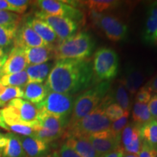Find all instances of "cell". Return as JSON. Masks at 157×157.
I'll list each match as a JSON object with an SVG mask.
<instances>
[{
  "label": "cell",
  "mask_w": 157,
  "mask_h": 157,
  "mask_svg": "<svg viewBox=\"0 0 157 157\" xmlns=\"http://www.w3.org/2000/svg\"><path fill=\"white\" fill-rule=\"evenodd\" d=\"M13 44L21 48L48 46L26 23L18 27Z\"/></svg>",
  "instance_id": "cell-13"
},
{
  "label": "cell",
  "mask_w": 157,
  "mask_h": 157,
  "mask_svg": "<svg viewBox=\"0 0 157 157\" xmlns=\"http://www.w3.org/2000/svg\"><path fill=\"white\" fill-rule=\"evenodd\" d=\"M25 23L31 29H33V30L42 38V40L48 46L52 47L55 48V47L60 42V40H59L57 35L55 34L53 30L44 21L34 17L29 18L25 21Z\"/></svg>",
  "instance_id": "cell-16"
},
{
  "label": "cell",
  "mask_w": 157,
  "mask_h": 157,
  "mask_svg": "<svg viewBox=\"0 0 157 157\" xmlns=\"http://www.w3.org/2000/svg\"><path fill=\"white\" fill-rule=\"evenodd\" d=\"M59 157H82L73 148L63 143L58 152Z\"/></svg>",
  "instance_id": "cell-37"
},
{
  "label": "cell",
  "mask_w": 157,
  "mask_h": 157,
  "mask_svg": "<svg viewBox=\"0 0 157 157\" xmlns=\"http://www.w3.org/2000/svg\"><path fill=\"white\" fill-rule=\"evenodd\" d=\"M111 82H99L78 95L74 100L67 127L77 122L95 110L111 90Z\"/></svg>",
  "instance_id": "cell-3"
},
{
  "label": "cell",
  "mask_w": 157,
  "mask_h": 157,
  "mask_svg": "<svg viewBox=\"0 0 157 157\" xmlns=\"http://www.w3.org/2000/svg\"><path fill=\"white\" fill-rule=\"evenodd\" d=\"M147 15H153V16L157 17V2H154L149 5L148 10H147Z\"/></svg>",
  "instance_id": "cell-42"
},
{
  "label": "cell",
  "mask_w": 157,
  "mask_h": 157,
  "mask_svg": "<svg viewBox=\"0 0 157 157\" xmlns=\"http://www.w3.org/2000/svg\"><path fill=\"white\" fill-rule=\"evenodd\" d=\"M154 39H155V41H156V42H157V30L156 32H155V34H154Z\"/></svg>",
  "instance_id": "cell-51"
},
{
  "label": "cell",
  "mask_w": 157,
  "mask_h": 157,
  "mask_svg": "<svg viewBox=\"0 0 157 157\" xmlns=\"http://www.w3.org/2000/svg\"><path fill=\"white\" fill-rule=\"evenodd\" d=\"M10 130L22 136H34L35 131L32 127L24 124H15L9 126Z\"/></svg>",
  "instance_id": "cell-34"
},
{
  "label": "cell",
  "mask_w": 157,
  "mask_h": 157,
  "mask_svg": "<svg viewBox=\"0 0 157 157\" xmlns=\"http://www.w3.org/2000/svg\"><path fill=\"white\" fill-rule=\"evenodd\" d=\"M148 107L152 118L156 119L157 118V93L153 95V97L151 98L150 101L148 102Z\"/></svg>",
  "instance_id": "cell-38"
},
{
  "label": "cell",
  "mask_w": 157,
  "mask_h": 157,
  "mask_svg": "<svg viewBox=\"0 0 157 157\" xmlns=\"http://www.w3.org/2000/svg\"><path fill=\"white\" fill-rule=\"evenodd\" d=\"M155 151L149 147L146 143L142 142V146L140 152H139V157H154Z\"/></svg>",
  "instance_id": "cell-39"
},
{
  "label": "cell",
  "mask_w": 157,
  "mask_h": 157,
  "mask_svg": "<svg viewBox=\"0 0 157 157\" xmlns=\"http://www.w3.org/2000/svg\"><path fill=\"white\" fill-rule=\"evenodd\" d=\"M37 121L41 128L35 132L34 136L47 143L61 136L69 121L68 119L39 111Z\"/></svg>",
  "instance_id": "cell-8"
},
{
  "label": "cell",
  "mask_w": 157,
  "mask_h": 157,
  "mask_svg": "<svg viewBox=\"0 0 157 157\" xmlns=\"http://www.w3.org/2000/svg\"><path fill=\"white\" fill-rule=\"evenodd\" d=\"M82 5H84L90 12L96 13H103L108 10L115 8L120 5V2L113 0H89V1L78 2Z\"/></svg>",
  "instance_id": "cell-24"
},
{
  "label": "cell",
  "mask_w": 157,
  "mask_h": 157,
  "mask_svg": "<svg viewBox=\"0 0 157 157\" xmlns=\"http://www.w3.org/2000/svg\"><path fill=\"white\" fill-rule=\"evenodd\" d=\"M22 17L13 12L0 10V25H19Z\"/></svg>",
  "instance_id": "cell-31"
},
{
  "label": "cell",
  "mask_w": 157,
  "mask_h": 157,
  "mask_svg": "<svg viewBox=\"0 0 157 157\" xmlns=\"http://www.w3.org/2000/svg\"><path fill=\"white\" fill-rule=\"evenodd\" d=\"M87 139L98 154L103 157L121 148L120 146L121 138L117 137L111 129L91 135Z\"/></svg>",
  "instance_id": "cell-11"
},
{
  "label": "cell",
  "mask_w": 157,
  "mask_h": 157,
  "mask_svg": "<svg viewBox=\"0 0 157 157\" xmlns=\"http://www.w3.org/2000/svg\"><path fill=\"white\" fill-rule=\"evenodd\" d=\"M7 55H6L5 56H4L2 58H0V78L3 76L2 68H3L4 64H5V63L6 61V60H7Z\"/></svg>",
  "instance_id": "cell-45"
},
{
  "label": "cell",
  "mask_w": 157,
  "mask_h": 157,
  "mask_svg": "<svg viewBox=\"0 0 157 157\" xmlns=\"http://www.w3.org/2000/svg\"><path fill=\"white\" fill-rule=\"evenodd\" d=\"M23 98L33 104H39L42 102L48 95V87L42 83H28L23 88Z\"/></svg>",
  "instance_id": "cell-21"
},
{
  "label": "cell",
  "mask_w": 157,
  "mask_h": 157,
  "mask_svg": "<svg viewBox=\"0 0 157 157\" xmlns=\"http://www.w3.org/2000/svg\"><path fill=\"white\" fill-rule=\"evenodd\" d=\"M34 17L48 23L57 35L60 42L76 34L78 28V23L73 20L51 15L41 11L36 12Z\"/></svg>",
  "instance_id": "cell-10"
},
{
  "label": "cell",
  "mask_w": 157,
  "mask_h": 157,
  "mask_svg": "<svg viewBox=\"0 0 157 157\" xmlns=\"http://www.w3.org/2000/svg\"><path fill=\"white\" fill-rule=\"evenodd\" d=\"M157 30V17L148 15L145 24L142 37L145 43L148 44H154L156 42L154 34Z\"/></svg>",
  "instance_id": "cell-29"
},
{
  "label": "cell",
  "mask_w": 157,
  "mask_h": 157,
  "mask_svg": "<svg viewBox=\"0 0 157 157\" xmlns=\"http://www.w3.org/2000/svg\"><path fill=\"white\" fill-rule=\"evenodd\" d=\"M110 93L105 95L103 101L95 110L82 118L77 122L67 127L65 131L66 138L68 137H86L95 133L111 129V121L105 114V109L113 103Z\"/></svg>",
  "instance_id": "cell-2"
},
{
  "label": "cell",
  "mask_w": 157,
  "mask_h": 157,
  "mask_svg": "<svg viewBox=\"0 0 157 157\" xmlns=\"http://www.w3.org/2000/svg\"><path fill=\"white\" fill-rule=\"evenodd\" d=\"M6 88H7V87H5V86H4L3 84H2L1 83H0V96H1L4 93V92L5 91Z\"/></svg>",
  "instance_id": "cell-47"
},
{
  "label": "cell",
  "mask_w": 157,
  "mask_h": 157,
  "mask_svg": "<svg viewBox=\"0 0 157 157\" xmlns=\"http://www.w3.org/2000/svg\"><path fill=\"white\" fill-rule=\"evenodd\" d=\"M7 2L15 9V13L23 14L28 9L30 2L27 0H7Z\"/></svg>",
  "instance_id": "cell-36"
},
{
  "label": "cell",
  "mask_w": 157,
  "mask_h": 157,
  "mask_svg": "<svg viewBox=\"0 0 157 157\" xmlns=\"http://www.w3.org/2000/svg\"><path fill=\"white\" fill-rule=\"evenodd\" d=\"M6 142H7L6 134L0 132V157H2V154L3 149L6 145Z\"/></svg>",
  "instance_id": "cell-44"
},
{
  "label": "cell",
  "mask_w": 157,
  "mask_h": 157,
  "mask_svg": "<svg viewBox=\"0 0 157 157\" xmlns=\"http://www.w3.org/2000/svg\"><path fill=\"white\" fill-rule=\"evenodd\" d=\"M93 69L97 83L111 82L117 76L119 69V56L117 52L109 48L98 49L94 54Z\"/></svg>",
  "instance_id": "cell-5"
},
{
  "label": "cell",
  "mask_w": 157,
  "mask_h": 157,
  "mask_svg": "<svg viewBox=\"0 0 157 157\" xmlns=\"http://www.w3.org/2000/svg\"><path fill=\"white\" fill-rule=\"evenodd\" d=\"M82 157H103L96 151L86 137H68L65 142Z\"/></svg>",
  "instance_id": "cell-20"
},
{
  "label": "cell",
  "mask_w": 157,
  "mask_h": 157,
  "mask_svg": "<svg viewBox=\"0 0 157 157\" xmlns=\"http://www.w3.org/2000/svg\"><path fill=\"white\" fill-rule=\"evenodd\" d=\"M0 83L5 87H24L28 83V75L25 70L16 74H6L0 78Z\"/></svg>",
  "instance_id": "cell-26"
},
{
  "label": "cell",
  "mask_w": 157,
  "mask_h": 157,
  "mask_svg": "<svg viewBox=\"0 0 157 157\" xmlns=\"http://www.w3.org/2000/svg\"><path fill=\"white\" fill-rule=\"evenodd\" d=\"M140 133L142 142L146 143L151 148L157 151V122L152 119L140 125Z\"/></svg>",
  "instance_id": "cell-22"
},
{
  "label": "cell",
  "mask_w": 157,
  "mask_h": 157,
  "mask_svg": "<svg viewBox=\"0 0 157 157\" xmlns=\"http://www.w3.org/2000/svg\"><path fill=\"white\" fill-rule=\"evenodd\" d=\"M75 98L73 95L49 92L42 102L36 106L39 112L47 113L56 117L68 119L71 114Z\"/></svg>",
  "instance_id": "cell-7"
},
{
  "label": "cell",
  "mask_w": 157,
  "mask_h": 157,
  "mask_svg": "<svg viewBox=\"0 0 157 157\" xmlns=\"http://www.w3.org/2000/svg\"><path fill=\"white\" fill-rule=\"evenodd\" d=\"M92 22L103 31L105 36L112 42H121L127 39L128 28L119 17L111 14L90 12Z\"/></svg>",
  "instance_id": "cell-6"
},
{
  "label": "cell",
  "mask_w": 157,
  "mask_h": 157,
  "mask_svg": "<svg viewBox=\"0 0 157 157\" xmlns=\"http://www.w3.org/2000/svg\"><path fill=\"white\" fill-rule=\"evenodd\" d=\"M133 122L142 125L154 119L149 111L148 105L135 102L132 109Z\"/></svg>",
  "instance_id": "cell-27"
},
{
  "label": "cell",
  "mask_w": 157,
  "mask_h": 157,
  "mask_svg": "<svg viewBox=\"0 0 157 157\" xmlns=\"http://www.w3.org/2000/svg\"><path fill=\"white\" fill-rule=\"evenodd\" d=\"M125 111L117 103H113L105 109V114L111 122L118 120L124 114Z\"/></svg>",
  "instance_id": "cell-32"
},
{
  "label": "cell",
  "mask_w": 157,
  "mask_h": 157,
  "mask_svg": "<svg viewBox=\"0 0 157 157\" xmlns=\"http://www.w3.org/2000/svg\"><path fill=\"white\" fill-rule=\"evenodd\" d=\"M124 150L122 148H120L117 150L113 151L109 153L107 155H105L104 157H123Z\"/></svg>",
  "instance_id": "cell-43"
},
{
  "label": "cell",
  "mask_w": 157,
  "mask_h": 157,
  "mask_svg": "<svg viewBox=\"0 0 157 157\" xmlns=\"http://www.w3.org/2000/svg\"><path fill=\"white\" fill-rule=\"evenodd\" d=\"M36 5L41 12L51 15H56L73 20L80 23L84 21V15L82 11L63 1L56 0H39Z\"/></svg>",
  "instance_id": "cell-9"
},
{
  "label": "cell",
  "mask_w": 157,
  "mask_h": 157,
  "mask_svg": "<svg viewBox=\"0 0 157 157\" xmlns=\"http://www.w3.org/2000/svg\"><path fill=\"white\" fill-rule=\"evenodd\" d=\"M145 86L148 87L151 93L153 92V93H157V74H156L151 79L149 80Z\"/></svg>",
  "instance_id": "cell-40"
},
{
  "label": "cell",
  "mask_w": 157,
  "mask_h": 157,
  "mask_svg": "<svg viewBox=\"0 0 157 157\" xmlns=\"http://www.w3.org/2000/svg\"><path fill=\"white\" fill-rule=\"evenodd\" d=\"M113 101H115V103L119 105L124 111H129L130 110V100L129 98V94L124 86L118 81L117 84L113 90V94L110 93Z\"/></svg>",
  "instance_id": "cell-25"
},
{
  "label": "cell",
  "mask_w": 157,
  "mask_h": 157,
  "mask_svg": "<svg viewBox=\"0 0 157 157\" xmlns=\"http://www.w3.org/2000/svg\"><path fill=\"white\" fill-rule=\"evenodd\" d=\"M0 107H2V106H1V105H0Z\"/></svg>",
  "instance_id": "cell-54"
},
{
  "label": "cell",
  "mask_w": 157,
  "mask_h": 157,
  "mask_svg": "<svg viewBox=\"0 0 157 157\" xmlns=\"http://www.w3.org/2000/svg\"><path fill=\"white\" fill-rule=\"evenodd\" d=\"M28 66L23 48L13 47L2 68L3 75L23 71Z\"/></svg>",
  "instance_id": "cell-15"
},
{
  "label": "cell",
  "mask_w": 157,
  "mask_h": 157,
  "mask_svg": "<svg viewBox=\"0 0 157 157\" xmlns=\"http://www.w3.org/2000/svg\"><path fill=\"white\" fill-rule=\"evenodd\" d=\"M19 25H0V47L8 48L14 44Z\"/></svg>",
  "instance_id": "cell-28"
},
{
  "label": "cell",
  "mask_w": 157,
  "mask_h": 157,
  "mask_svg": "<svg viewBox=\"0 0 157 157\" xmlns=\"http://www.w3.org/2000/svg\"><path fill=\"white\" fill-rule=\"evenodd\" d=\"M6 54L5 52V50H4L3 48H2L1 47H0V58H2V57L5 56Z\"/></svg>",
  "instance_id": "cell-50"
},
{
  "label": "cell",
  "mask_w": 157,
  "mask_h": 157,
  "mask_svg": "<svg viewBox=\"0 0 157 157\" xmlns=\"http://www.w3.org/2000/svg\"><path fill=\"white\" fill-rule=\"evenodd\" d=\"M151 92L146 86L140 87L135 95V102L147 104L151 98Z\"/></svg>",
  "instance_id": "cell-35"
},
{
  "label": "cell",
  "mask_w": 157,
  "mask_h": 157,
  "mask_svg": "<svg viewBox=\"0 0 157 157\" xmlns=\"http://www.w3.org/2000/svg\"><path fill=\"white\" fill-rule=\"evenodd\" d=\"M97 84L89 59L57 60L45 85L50 92L73 95Z\"/></svg>",
  "instance_id": "cell-1"
},
{
  "label": "cell",
  "mask_w": 157,
  "mask_h": 157,
  "mask_svg": "<svg viewBox=\"0 0 157 157\" xmlns=\"http://www.w3.org/2000/svg\"><path fill=\"white\" fill-rule=\"evenodd\" d=\"M156 122H157V118H156Z\"/></svg>",
  "instance_id": "cell-53"
},
{
  "label": "cell",
  "mask_w": 157,
  "mask_h": 157,
  "mask_svg": "<svg viewBox=\"0 0 157 157\" xmlns=\"http://www.w3.org/2000/svg\"><path fill=\"white\" fill-rule=\"evenodd\" d=\"M21 98H23V90L22 87H7L2 95L0 96V105L2 107L12 100Z\"/></svg>",
  "instance_id": "cell-30"
},
{
  "label": "cell",
  "mask_w": 157,
  "mask_h": 157,
  "mask_svg": "<svg viewBox=\"0 0 157 157\" xmlns=\"http://www.w3.org/2000/svg\"><path fill=\"white\" fill-rule=\"evenodd\" d=\"M42 157H59L58 152H54L52 154H50V155H47V156H43Z\"/></svg>",
  "instance_id": "cell-49"
},
{
  "label": "cell",
  "mask_w": 157,
  "mask_h": 157,
  "mask_svg": "<svg viewBox=\"0 0 157 157\" xmlns=\"http://www.w3.org/2000/svg\"><path fill=\"white\" fill-rule=\"evenodd\" d=\"M154 157H157V151H155V153H154Z\"/></svg>",
  "instance_id": "cell-52"
},
{
  "label": "cell",
  "mask_w": 157,
  "mask_h": 157,
  "mask_svg": "<svg viewBox=\"0 0 157 157\" xmlns=\"http://www.w3.org/2000/svg\"><path fill=\"white\" fill-rule=\"evenodd\" d=\"M0 127H2L4 129H6V130H10L9 127L7 126V124H6L3 120L1 114V111H0Z\"/></svg>",
  "instance_id": "cell-46"
},
{
  "label": "cell",
  "mask_w": 157,
  "mask_h": 157,
  "mask_svg": "<svg viewBox=\"0 0 157 157\" xmlns=\"http://www.w3.org/2000/svg\"><path fill=\"white\" fill-rule=\"evenodd\" d=\"M7 142L3 149L2 157H25V154L19 136L13 133L6 134Z\"/></svg>",
  "instance_id": "cell-23"
},
{
  "label": "cell",
  "mask_w": 157,
  "mask_h": 157,
  "mask_svg": "<svg viewBox=\"0 0 157 157\" xmlns=\"http://www.w3.org/2000/svg\"><path fill=\"white\" fill-rule=\"evenodd\" d=\"M25 156L28 157H42L49 150L48 143L35 136L18 135Z\"/></svg>",
  "instance_id": "cell-18"
},
{
  "label": "cell",
  "mask_w": 157,
  "mask_h": 157,
  "mask_svg": "<svg viewBox=\"0 0 157 157\" xmlns=\"http://www.w3.org/2000/svg\"><path fill=\"white\" fill-rule=\"evenodd\" d=\"M23 50L28 66L44 63L55 58L54 48L50 46L23 48Z\"/></svg>",
  "instance_id": "cell-17"
},
{
  "label": "cell",
  "mask_w": 157,
  "mask_h": 157,
  "mask_svg": "<svg viewBox=\"0 0 157 157\" xmlns=\"http://www.w3.org/2000/svg\"><path fill=\"white\" fill-rule=\"evenodd\" d=\"M54 64L50 60L44 63L27 66L25 71L28 75V83H42L47 80Z\"/></svg>",
  "instance_id": "cell-19"
},
{
  "label": "cell",
  "mask_w": 157,
  "mask_h": 157,
  "mask_svg": "<svg viewBox=\"0 0 157 157\" xmlns=\"http://www.w3.org/2000/svg\"><path fill=\"white\" fill-rule=\"evenodd\" d=\"M123 157H138V156H137V155L136 154H128V153H126V154H124Z\"/></svg>",
  "instance_id": "cell-48"
},
{
  "label": "cell",
  "mask_w": 157,
  "mask_h": 157,
  "mask_svg": "<svg viewBox=\"0 0 157 157\" xmlns=\"http://www.w3.org/2000/svg\"><path fill=\"white\" fill-rule=\"evenodd\" d=\"M95 47L93 36L90 33L81 31L58 43L54 48L55 58L88 59L93 55Z\"/></svg>",
  "instance_id": "cell-4"
},
{
  "label": "cell",
  "mask_w": 157,
  "mask_h": 157,
  "mask_svg": "<svg viewBox=\"0 0 157 157\" xmlns=\"http://www.w3.org/2000/svg\"><path fill=\"white\" fill-rule=\"evenodd\" d=\"M0 10L10 11L15 13V9L7 2V0H0Z\"/></svg>",
  "instance_id": "cell-41"
},
{
  "label": "cell",
  "mask_w": 157,
  "mask_h": 157,
  "mask_svg": "<svg viewBox=\"0 0 157 157\" xmlns=\"http://www.w3.org/2000/svg\"><path fill=\"white\" fill-rule=\"evenodd\" d=\"M144 79V75L141 70L135 66L129 64L126 66L122 78L119 81L124 86L127 92L133 95L140 89Z\"/></svg>",
  "instance_id": "cell-14"
},
{
  "label": "cell",
  "mask_w": 157,
  "mask_h": 157,
  "mask_svg": "<svg viewBox=\"0 0 157 157\" xmlns=\"http://www.w3.org/2000/svg\"><path fill=\"white\" fill-rule=\"evenodd\" d=\"M129 116V111H125L124 114L120 119H119L118 120L113 121V123H111V129L113 131V132L114 133L117 137H120V138H121V132H122L124 128L127 126V124H128Z\"/></svg>",
  "instance_id": "cell-33"
},
{
  "label": "cell",
  "mask_w": 157,
  "mask_h": 157,
  "mask_svg": "<svg viewBox=\"0 0 157 157\" xmlns=\"http://www.w3.org/2000/svg\"><path fill=\"white\" fill-rule=\"evenodd\" d=\"M7 104L13 105L18 109L21 122L23 124L32 127L35 132L40 129V126L37 121L39 111L34 104L21 98L12 100Z\"/></svg>",
  "instance_id": "cell-12"
}]
</instances>
